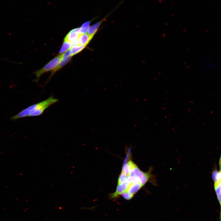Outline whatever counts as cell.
<instances>
[{"mask_svg":"<svg viewBox=\"0 0 221 221\" xmlns=\"http://www.w3.org/2000/svg\"><path fill=\"white\" fill-rule=\"evenodd\" d=\"M72 46V43L67 41H64L59 51V53L61 54H62L63 52L69 50Z\"/></svg>","mask_w":221,"mask_h":221,"instance_id":"11","label":"cell"},{"mask_svg":"<svg viewBox=\"0 0 221 221\" xmlns=\"http://www.w3.org/2000/svg\"><path fill=\"white\" fill-rule=\"evenodd\" d=\"M91 20L83 23L80 28V32L82 34H86L88 32Z\"/></svg>","mask_w":221,"mask_h":221,"instance_id":"13","label":"cell"},{"mask_svg":"<svg viewBox=\"0 0 221 221\" xmlns=\"http://www.w3.org/2000/svg\"><path fill=\"white\" fill-rule=\"evenodd\" d=\"M62 54L58 55L48 62L41 69L35 72L37 79L35 81H38L39 78L43 74L48 72L53 71L57 67L62 58Z\"/></svg>","mask_w":221,"mask_h":221,"instance_id":"2","label":"cell"},{"mask_svg":"<svg viewBox=\"0 0 221 221\" xmlns=\"http://www.w3.org/2000/svg\"><path fill=\"white\" fill-rule=\"evenodd\" d=\"M132 183H133L131 181L129 177L122 183L118 184L115 192L110 194V198L113 200L117 199L120 195L126 190L128 186Z\"/></svg>","mask_w":221,"mask_h":221,"instance_id":"3","label":"cell"},{"mask_svg":"<svg viewBox=\"0 0 221 221\" xmlns=\"http://www.w3.org/2000/svg\"><path fill=\"white\" fill-rule=\"evenodd\" d=\"M86 46L79 44L73 45L69 50L70 56L72 57L74 55L79 53Z\"/></svg>","mask_w":221,"mask_h":221,"instance_id":"10","label":"cell"},{"mask_svg":"<svg viewBox=\"0 0 221 221\" xmlns=\"http://www.w3.org/2000/svg\"><path fill=\"white\" fill-rule=\"evenodd\" d=\"M81 34L80 32V28L74 29L68 33L65 37L64 41L71 42L72 46L79 44L78 40Z\"/></svg>","mask_w":221,"mask_h":221,"instance_id":"4","label":"cell"},{"mask_svg":"<svg viewBox=\"0 0 221 221\" xmlns=\"http://www.w3.org/2000/svg\"><path fill=\"white\" fill-rule=\"evenodd\" d=\"M129 176L124 173L121 172L118 179V184H120L124 182Z\"/></svg>","mask_w":221,"mask_h":221,"instance_id":"14","label":"cell"},{"mask_svg":"<svg viewBox=\"0 0 221 221\" xmlns=\"http://www.w3.org/2000/svg\"><path fill=\"white\" fill-rule=\"evenodd\" d=\"M58 101V99L50 96L45 100L33 104L23 110L17 114L11 117L10 119L12 120H15L26 117L39 116L46 109Z\"/></svg>","mask_w":221,"mask_h":221,"instance_id":"1","label":"cell"},{"mask_svg":"<svg viewBox=\"0 0 221 221\" xmlns=\"http://www.w3.org/2000/svg\"><path fill=\"white\" fill-rule=\"evenodd\" d=\"M214 188L220 206L219 221H221V182H214Z\"/></svg>","mask_w":221,"mask_h":221,"instance_id":"7","label":"cell"},{"mask_svg":"<svg viewBox=\"0 0 221 221\" xmlns=\"http://www.w3.org/2000/svg\"><path fill=\"white\" fill-rule=\"evenodd\" d=\"M212 176L214 182L218 181L221 182V170L219 171L215 170L212 173Z\"/></svg>","mask_w":221,"mask_h":221,"instance_id":"12","label":"cell"},{"mask_svg":"<svg viewBox=\"0 0 221 221\" xmlns=\"http://www.w3.org/2000/svg\"><path fill=\"white\" fill-rule=\"evenodd\" d=\"M116 7L110 13L108 14H107L105 17L100 21L96 22L95 24L90 26L88 31V34L90 36L93 37L99 28L103 21L106 19V17H107L111 13V12L116 9V7Z\"/></svg>","mask_w":221,"mask_h":221,"instance_id":"6","label":"cell"},{"mask_svg":"<svg viewBox=\"0 0 221 221\" xmlns=\"http://www.w3.org/2000/svg\"><path fill=\"white\" fill-rule=\"evenodd\" d=\"M92 38L88 34L82 33L80 35L78 40L79 44L86 46Z\"/></svg>","mask_w":221,"mask_h":221,"instance_id":"9","label":"cell"},{"mask_svg":"<svg viewBox=\"0 0 221 221\" xmlns=\"http://www.w3.org/2000/svg\"><path fill=\"white\" fill-rule=\"evenodd\" d=\"M121 195L124 199L127 200H131L134 196L133 195L126 191H125Z\"/></svg>","mask_w":221,"mask_h":221,"instance_id":"15","label":"cell"},{"mask_svg":"<svg viewBox=\"0 0 221 221\" xmlns=\"http://www.w3.org/2000/svg\"><path fill=\"white\" fill-rule=\"evenodd\" d=\"M69 52L70 50H68L62 54V58L59 64L56 69L52 72L50 78L56 72L61 68L70 60L72 56L70 55Z\"/></svg>","mask_w":221,"mask_h":221,"instance_id":"5","label":"cell"},{"mask_svg":"<svg viewBox=\"0 0 221 221\" xmlns=\"http://www.w3.org/2000/svg\"><path fill=\"white\" fill-rule=\"evenodd\" d=\"M143 186L140 182L132 183L128 186L125 191L128 192L134 196Z\"/></svg>","mask_w":221,"mask_h":221,"instance_id":"8","label":"cell"},{"mask_svg":"<svg viewBox=\"0 0 221 221\" xmlns=\"http://www.w3.org/2000/svg\"><path fill=\"white\" fill-rule=\"evenodd\" d=\"M219 166L220 170H221V154L219 160Z\"/></svg>","mask_w":221,"mask_h":221,"instance_id":"16","label":"cell"}]
</instances>
